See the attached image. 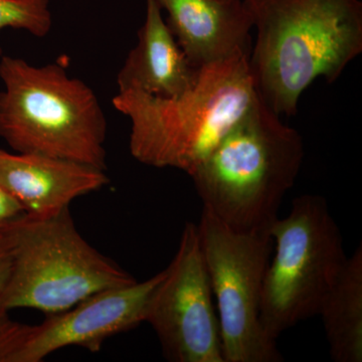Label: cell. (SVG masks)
Masks as SVG:
<instances>
[{"instance_id": "cell-10", "label": "cell", "mask_w": 362, "mask_h": 362, "mask_svg": "<svg viewBox=\"0 0 362 362\" xmlns=\"http://www.w3.org/2000/svg\"><path fill=\"white\" fill-rule=\"evenodd\" d=\"M109 182L106 171L87 164L0 149V185L33 218L61 213L74 199L98 192Z\"/></svg>"}, {"instance_id": "cell-9", "label": "cell", "mask_w": 362, "mask_h": 362, "mask_svg": "<svg viewBox=\"0 0 362 362\" xmlns=\"http://www.w3.org/2000/svg\"><path fill=\"white\" fill-rule=\"evenodd\" d=\"M164 271L142 283L98 292L62 313L33 326L16 362H40L66 346L97 352L105 340L146 320L150 299Z\"/></svg>"}, {"instance_id": "cell-14", "label": "cell", "mask_w": 362, "mask_h": 362, "mask_svg": "<svg viewBox=\"0 0 362 362\" xmlns=\"http://www.w3.org/2000/svg\"><path fill=\"white\" fill-rule=\"evenodd\" d=\"M52 28L49 0H0V30L14 28L25 30L33 37H45Z\"/></svg>"}, {"instance_id": "cell-12", "label": "cell", "mask_w": 362, "mask_h": 362, "mask_svg": "<svg viewBox=\"0 0 362 362\" xmlns=\"http://www.w3.org/2000/svg\"><path fill=\"white\" fill-rule=\"evenodd\" d=\"M146 18L137 45L117 76L118 92L135 90L157 97H175L192 87L197 70L190 65L156 0H147Z\"/></svg>"}, {"instance_id": "cell-17", "label": "cell", "mask_w": 362, "mask_h": 362, "mask_svg": "<svg viewBox=\"0 0 362 362\" xmlns=\"http://www.w3.org/2000/svg\"><path fill=\"white\" fill-rule=\"evenodd\" d=\"M223 1H230V0H223Z\"/></svg>"}, {"instance_id": "cell-13", "label": "cell", "mask_w": 362, "mask_h": 362, "mask_svg": "<svg viewBox=\"0 0 362 362\" xmlns=\"http://www.w3.org/2000/svg\"><path fill=\"white\" fill-rule=\"evenodd\" d=\"M318 315L322 317L331 358L335 362H361V245L347 258Z\"/></svg>"}, {"instance_id": "cell-3", "label": "cell", "mask_w": 362, "mask_h": 362, "mask_svg": "<svg viewBox=\"0 0 362 362\" xmlns=\"http://www.w3.org/2000/svg\"><path fill=\"white\" fill-rule=\"evenodd\" d=\"M303 159L301 135L258 97L190 177L204 209L223 225L270 230Z\"/></svg>"}, {"instance_id": "cell-1", "label": "cell", "mask_w": 362, "mask_h": 362, "mask_svg": "<svg viewBox=\"0 0 362 362\" xmlns=\"http://www.w3.org/2000/svg\"><path fill=\"white\" fill-rule=\"evenodd\" d=\"M257 39L249 58L258 97L279 116L296 114L316 80L334 83L362 52L361 0H245Z\"/></svg>"}, {"instance_id": "cell-7", "label": "cell", "mask_w": 362, "mask_h": 362, "mask_svg": "<svg viewBox=\"0 0 362 362\" xmlns=\"http://www.w3.org/2000/svg\"><path fill=\"white\" fill-rule=\"evenodd\" d=\"M197 230L216 304L225 362L284 361L259 317L264 279L274 249L270 230L235 232L206 209Z\"/></svg>"}, {"instance_id": "cell-5", "label": "cell", "mask_w": 362, "mask_h": 362, "mask_svg": "<svg viewBox=\"0 0 362 362\" xmlns=\"http://www.w3.org/2000/svg\"><path fill=\"white\" fill-rule=\"evenodd\" d=\"M11 249L0 314L30 308L54 315L134 278L100 254L76 228L70 209L47 218L23 214L6 228Z\"/></svg>"}, {"instance_id": "cell-11", "label": "cell", "mask_w": 362, "mask_h": 362, "mask_svg": "<svg viewBox=\"0 0 362 362\" xmlns=\"http://www.w3.org/2000/svg\"><path fill=\"white\" fill-rule=\"evenodd\" d=\"M190 65L202 66L251 54L252 16L245 0H156Z\"/></svg>"}, {"instance_id": "cell-2", "label": "cell", "mask_w": 362, "mask_h": 362, "mask_svg": "<svg viewBox=\"0 0 362 362\" xmlns=\"http://www.w3.org/2000/svg\"><path fill=\"white\" fill-rule=\"evenodd\" d=\"M249 58L239 54L202 66L192 87L177 96L117 93L112 104L129 119L131 156L145 165L192 175L258 99Z\"/></svg>"}, {"instance_id": "cell-15", "label": "cell", "mask_w": 362, "mask_h": 362, "mask_svg": "<svg viewBox=\"0 0 362 362\" xmlns=\"http://www.w3.org/2000/svg\"><path fill=\"white\" fill-rule=\"evenodd\" d=\"M7 226L0 228V293L6 285L11 266V242L7 235ZM32 327L14 322L7 314H0V362H16Z\"/></svg>"}, {"instance_id": "cell-8", "label": "cell", "mask_w": 362, "mask_h": 362, "mask_svg": "<svg viewBox=\"0 0 362 362\" xmlns=\"http://www.w3.org/2000/svg\"><path fill=\"white\" fill-rule=\"evenodd\" d=\"M173 362H225L213 288L197 225L185 223L180 247L152 294L146 320Z\"/></svg>"}, {"instance_id": "cell-6", "label": "cell", "mask_w": 362, "mask_h": 362, "mask_svg": "<svg viewBox=\"0 0 362 362\" xmlns=\"http://www.w3.org/2000/svg\"><path fill=\"white\" fill-rule=\"evenodd\" d=\"M275 252L262 291V325L277 341L284 331L318 315L349 257L337 221L320 195L304 194L292 202L284 218L270 228Z\"/></svg>"}, {"instance_id": "cell-4", "label": "cell", "mask_w": 362, "mask_h": 362, "mask_svg": "<svg viewBox=\"0 0 362 362\" xmlns=\"http://www.w3.org/2000/svg\"><path fill=\"white\" fill-rule=\"evenodd\" d=\"M0 137L18 153L107 170V119L96 93L56 62L33 66L1 56Z\"/></svg>"}, {"instance_id": "cell-16", "label": "cell", "mask_w": 362, "mask_h": 362, "mask_svg": "<svg viewBox=\"0 0 362 362\" xmlns=\"http://www.w3.org/2000/svg\"><path fill=\"white\" fill-rule=\"evenodd\" d=\"M25 214V209L21 206L20 202L11 197L8 192L0 185V228H4L18 220Z\"/></svg>"}]
</instances>
